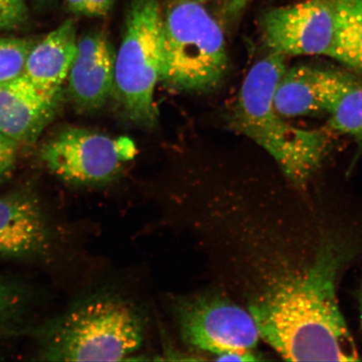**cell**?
I'll return each instance as SVG.
<instances>
[{
  "label": "cell",
  "mask_w": 362,
  "mask_h": 362,
  "mask_svg": "<svg viewBox=\"0 0 362 362\" xmlns=\"http://www.w3.org/2000/svg\"><path fill=\"white\" fill-rule=\"evenodd\" d=\"M336 279L313 273L275 284L250 305L259 336L292 361L359 360L338 305Z\"/></svg>",
  "instance_id": "cell-1"
},
{
  "label": "cell",
  "mask_w": 362,
  "mask_h": 362,
  "mask_svg": "<svg viewBox=\"0 0 362 362\" xmlns=\"http://www.w3.org/2000/svg\"><path fill=\"white\" fill-rule=\"evenodd\" d=\"M286 57L269 52L244 80L232 126L274 158L288 181L304 189L322 165L330 147V131L291 125L276 111L274 93L287 70Z\"/></svg>",
  "instance_id": "cell-2"
},
{
  "label": "cell",
  "mask_w": 362,
  "mask_h": 362,
  "mask_svg": "<svg viewBox=\"0 0 362 362\" xmlns=\"http://www.w3.org/2000/svg\"><path fill=\"white\" fill-rule=\"evenodd\" d=\"M223 29L198 0H179L163 21L160 83L177 92L218 88L228 72Z\"/></svg>",
  "instance_id": "cell-3"
},
{
  "label": "cell",
  "mask_w": 362,
  "mask_h": 362,
  "mask_svg": "<svg viewBox=\"0 0 362 362\" xmlns=\"http://www.w3.org/2000/svg\"><path fill=\"white\" fill-rule=\"evenodd\" d=\"M163 21L158 0H132L115 57L112 95L124 119L141 128L158 121L153 94L161 76Z\"/></svg>",
  "instance_id": "cell-4"
},
{
  "label": "cell",
  "mask_w": 362,
  "mask_h": 362,
  "mask_svg": "<svg viewBox=\"0 0 362 362\" xmlns=\"http://www.w3.org/2000/svg\"><path fill=\"white\" fill-rule=\"evenodd\" d=\"M143 329L129 307L100 298L84 303L63 317L49 334V361H119L138 350Z\"/></svg>",
  "instance_id": "cell-5"
},
{
  "label": "cell",
  "mask_w": 362,
  "mask_h": 362,
  "mask_svg": "<svg viewBox=\"0 0 362 362\" xmlns=\"http://www.w3.org/2000/svg\"><path fill=\"white\" fill-rule=\"evenodd\" d=\"M136 148L128 138L113 139L96 131L71 128L49 140L40 158L57 177L68 183H100L115 177Z\"/></svg>",
  "instance_id": "cell-6"
},
{
  "label": "cell",
  "mask_w": 362,
  "mask_h": 362,
  "mask_svg": "<svg viewBox=\"0 0 362 362\" xmlns=\"http://www.w3.org/2000/svg\"><path fill=\"white\" fill-rule=\"evenodd\" d=\"M177 315L184 341L215 356L252 351L259 343V329L250 312L223 298H194L181 304Z\"/></svg>",
  "instance_id": "cell-7"
},
{
  "label": "cell",
  "mask_w": 362,
  "mask_h": 362,
  "mask_svg": "<svg viewBox=\"0 0 362 362\" xmlns=\"http://www.w3.org/2000/svg\"><path fill=\"white\" fill-rule=\"evenodd\" d=\"M334 28V0H305L274 8L260 21L269 52L288 56H327Z\"/></svg>",
  "instance_id": "cell-8"
},
{
  "label": "cell",
  "mask_w": 362,
  "mask_h": 362,
  "mask_svg": "<svg viewBox=\"0 0 362 362\" xmlns=\"http://www.w3.org/2000/svg\"><path fill=\"white\" fill-rule=\"evenodd\" d=\"M362 83L337 68L298 65L285 71L274 93V107L288 117L330 115L348 90Z\"/></svg>",
  "instance_id": "cell-9"
},
{
  "label": "cell",
  "mask_w": 362,
  "mask_h": 362,
  "mask_svg": "<svg viewBox=\"0 0 362 362\" xmlns=\"http://www.w3.org/2000/svg\"><path fill=\"white\" fill-rule=\"evenodd\" d=\"M116 53L107 36L87 34L78 40V49L68 76V93L81 111L105 105L113 94Z\"/></svg>",
  "instance_id": "cell-10"
},
{
  "label": "cell",
  "mask_w": 362,
  "mask_h": 362,
  "mask_svg": "<svg viewBox=\"0 0 362 362\" xmlns=\"http://www.w3.org/2000/svg\"><path fill=\"white\" fill-rule=\"evenodd\" d=\"M59 102L24 75L0 84V134L20 146L35 143L51 123Z\"/></svg>",
  "instance_id": "cell-11"
},
{
  "label": "cell",
  "mask_w": 362,
  "mask_h": 362,
  "mask_svg": "<svg viewBox=\"0 0 362 362\" xmlns=\"http://www.w3.org/2000/svg\"><path fill=\"white\" fill-rule=\"evenodd\" d=\"M49 240L47 219L33 194L19 192L0 197V255H38Z\"/></svg>",
  "instance_id": "cell-12"
},
{
  "label": "cell",
  "mask_w": 362,
  "mask_h": 362,
  "mask_svg": "<svg viewBox=\"0 0 362 362\" xmlns=\"http://www.w3.org/2000/svg\"><path fill=\"white\" fill-rule=\"evenodd\" d=\"M74 22L68 20L35 42L27 60L24 76L36 88L61 100L63 86L78 49Z\"/></svg>",
  "instance_id": "cell-13"
},
{
  "label": "cell",
  "mask_w": 362,
  "mask_h": 362,
  "mask_svg": "<svg viewBox=\"0 0 362 362\" xmlns=\"http://www.w3.org/2000/svg\"><path fill=\"white\" fill-rule=\"evenodd\" d=\"M327 57L362 75V0H334V28Z\"/></svg>",
  "instance_id": "cell-14"
},
{
  "label": "cell",
  "mask_w": 362,
  "mask_h": 362,
  "mask_svg": "<svg viewBox=\"0 0 362 362\" xmlns=\"http://www.w3.org/2000/svg\"><path fill=\"white\" fill-rule=\"evenodd\" d=\"M327 129L350 136L362 148V83L344 95L329 115Z\"/></svg>",
  "instance_id": "cell-15"
},
{
  "label": "cell",
  "mask_w": 362,
  "mask_h": 362,
  "mask_svg": "<svg viewBox=\"0 0 362 362\" xmlns=\"http://www.w3.org/2000/svg\"><path fill=\"white\" fill-rule=\"evenodd\" d=\"M35 42L25 38L0 37V84L24 75L27 60Z\"/></svg>",
  "instance_id": "cell-16"
},
{
  "label": "cell",
  "mask_w": 362,
  "mask_h": 362,
  "mask_svg": "<svg viewBox=\"0 0 362 362\" xmlns=\"http://www.w3.org/2000/svg\"><path fill=\"white\" fill-rule=\"evenodd\" d=\"M25 0H0V30L20 28L28 20Z\"/></svg>",
  "instance_id": "cell-17"
},
{
  "label": "cell",
  "mask_w": 362,
  "mask_h": 362,
  "mask_svg": "<svg viewBox=\"0 0 362 362\" xmlns=\"http://www.w3.org/2000/svg\"><path fill=\"white\" fill-rule=\"evenodd\" d=\"M71 12L88 17H103L107 15L115 0H66Z\"/></svg>",
  "instance_id": "cell-18"
},
{
  "label": "cell",
  "mask_w": 362,
  "mask_h": 362,
  "mask_svg": "<svg viewBox=\"0 0 362 362\" xmlns=\"http://www.w3.org/2000/svg\"><path fill=\"white\" fill-rule=\"evenodd\" d=\"M19 296L11 284L0 279V329L12 319Z\"/></svg>",
  "instance_id": "cell-19"
},
{
  "label": "cell",
  "mask_w": 362,
  "mask_h": 362,
  "mask_svg": "<svg viewBox=\"0 0 362 362\" xmlns=\"http://www.w3.org/2000/svg\"><path fill=\"white\" fill-rule=\"evenodd\" d=\"M20 144L0 134V179L10 174L15 167Z\"/></svg>",
  "instance_id": "cell-20"
},
{
  "label": "cell",
  "mask_w": 362,
  "mask_h": 362,
  "mask_svg": "<svg viewBox=\"0 0 362 362\" xmlns=\"http://www.w3.org/2000/svg\"><path fill=\"white\" fill-rule=\"evenodd\" d=\"M256 355L252 351H228L217 355L216 361H255Z\"/></svg>",
  "instance_id": "cell-21"
},
{
  "label": "cell",
  "mask_w": 362,
  "mask_h": 362,
  "mask_svg": "<svg viewBox=\"0 0 362 362\" xmlns=\"http://www.w3.org/2000/svg\"><path fill=\"white\" fill-rule=\"evenodd\" d=\"M361 324H362V298H361Z\"/></svg>",
  "instance_id": "cell-22"
},
{
  "label": "cell",
  "mask_w": 362,
  "mask_h": 362,
  "mask_svg": "<svg viewBox=\"0 0 362 362\" xmlns=\"http://www.w3.org/2000/svg\"><path fill=\"white\" fill-rule=\"evenodd\" d=\"M199 2H202V1H207V0H198Z\"/></svg>",
  "instance_id": "cell-23"
}]
</instances>
